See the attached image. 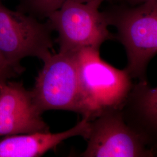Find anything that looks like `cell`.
I'll use <instances>...</instances> for the list:
<instances>
[{"label":"cell","mask_w":157,"mask_h":157,"mask_svg":"<svg viewBox=\"0 0 157 157\" xmlns=\"http://www.w3.org/2000/svg\"><path fill=\"white\" fill-rule=\"evenodd\" d=\"M21 73L6 62L0 54V80H8L19 75Z\"/></svg>","instance_id":"cell-11"},{"label":"cell","mask_w":157,"mask_h":157,"mask_svg":"<svg viewBox=\"0 0 157 157\" xmlns=\"http://www.w3.org/2000/svg\"><path fill=\"white\" fill-rule=\"evenodd\" d=\"M52 31L48 23L11 10L0 2V54L21 73L25 70L21 65L23 58L37 57L43 61L51 54Z\"/></svg>","instance_id":"cell-5"},{"label":"cell","mask_w":157,"mask_h":157,"mask_svg":"<svg viewBox=\"0 0 157 157\" xmlns=\"http://www.w3.org/2000/svg\"><path fill=\"white\" fill-rule=\"evenodd\" d=\"M101 4L68 1L47 18L52 30L58 34L59 52H73L84 48L100 49L102 43L115 39L108 30Z\"/></svg>","instance_id":"cell-3"},{"label":"cell","mask_w":157,"mask_h":157,"mask_svg":"<svg viewBox=\"0 0 157 157\" xmlns=\"http://www.w3.org/2000/svg\"><path fill=\"white\" fill-rule=\"evenodd\" d=\"M68 1L80 2H96L101 4L105 1L111 0H20L17 10L38 19L47 18L50 13L59 9L63 3Z\"/></svg>","instance_id":"cell-10"},{"label":"cell","mask_w":157,"mask_h":157,"mask_svg":"<svg viewBox=\"0 0 157 157\" xmlns=\"http://www.w3.org/2000/svg\"><path fill=\"white\" fill-rule=\"evenodd\" d=\"M121 1L123 4H126L127 6H139L141 4H143L146 2L152 1V0H120Z\"/></svg>","instance_id":"cell-12"},{"label":"cell","mask_w":157,"mask_h":157,"mask_svg":"<svg viewBox=\"0 0 157 157\" xmlns=\"http://www.w3.org/2000/svg\"><path fill=\"white\" fill-rule=\"evenodd\" d=\"M22 82L0 80V136L50 132Z\"/></svg>","instance_id":"cell-7"},{"label":"cell","mask_w":157,"mask_h":157,"mask_svg":"<svg viewBox=\"0 0 157 157\" xmlns=\"http://www.w3.org/2000/svg\"><path fill=\"white\" fill-rule=\"evenodd\" d=\"M120 111L125 123L156 150L157 89L147 80L133 84Z\"/></svg>","instance_id":"cell-8"},{"label":"cell","mask_w":157,"mask_h":157,"mask_svg":"<svg viewBox=\"0 0 157 157\" xmlns=\"http://www.w3.org/2000/svg\"><path fill=\"white\" fill-rule=\"evenodd\" d=\"M77 62L83 117L92 120L104 112L120 109L131 90L132 78L101 59L100 49L73 52Z\"/></svg>","instance_id":"cell-1"},{"label":"cell","mask_w":157,"mask_h":157,"mask_svg":"<svg viewBox=\"0 0 157 157\" xmlns=\"http://www.w3.org/2000/svg\"><path fill=\"white\" fill-rule=\"evenodd\" d=\"M83 157H151V148L125 123L120 109L104 112L90 120Z\"/></svg>","instance_id":"cell-6"},{"label":"cell","mask_w":157,"mask_h":157,"mask_svg":"<svg viewBox=\"0 0 157 157\" xmlns=\"http://www.w3.org/2000/svg\"><path fill=\"white\" fill-rule=\"evenodd\" d=\"M104 13L109 26L117 29L115 39L126 50L124 69L132 78L147 80V68L157 52V0L135 6L123 4Z\"/></svg>","instance_id":"cell-2"},{"label":"cell","mask_w":157,"mask_h":157,"mask_svg":"<svg viewBox=\"0 0 157 157\" xmlns=\"http://www.w3.org/2000/svg\"><path fill=\"white\" fill-rule=\"evenodd\" d=\"M90 120L87 117L74 127L57 133L35 132L6 136L0 140V157H38L56 148L63 141L75 136L84 139L88 135Z\"/></svg>","instance_id":"cell-9"},{"label":"cell","mask_w":157,"mask_h":157,"mask_svg":"<svg viewBox=\"0 0 157 157\" xmlns=\"http://www.w3.org/2000/svg\"><path fill=\"white\" fill-rule=\"evenodd\" d=\"M33 89V101L41 113L64 110L83 114L74 52L51 54L43 61Z\"/></svg>","instance_id":"cell-4"}]
</instances>
